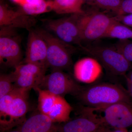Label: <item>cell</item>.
Returning a JSON list of instances; mask_svg holds the SVG:
<instances>
[{
  "label": "cell",
  "mask_w": 132,
  "mask_h": 132,
  "mask_svg": "<svg viewBox=\"0 0 132 132\" xmlns=\"http://www.w3.org/2000/svg\"><path fill=\"white\" fill-rule=\"evenodd\" d=\"M22 89L15 87L12 92L0 98V124L6 119L14 99Z\"/></svg>",
  "instance_id": "cell-21"
},
{
  "label": "cell",
  "mask_w": 132,
  "mask_h": 132,
  "mask_svg": "<svg viewBox=\"0 0 132 132\" xmlns=\"http://www.w3.org/2000/svg\"><path fill=\"white\" fill-rule=\"evenodd\" d=\"M20 10L30 16L42 14L53 10L52 1L34 0L21 6Z\"/></svg>",
  "instance_id": "cell-17"
},
{
  "label": "cell",
  "mask_w": 132,
  "mask_h": 132,
  "mask_svg": "<svg viewBox=\"0 0 132 132\" xmlns=\"http://www.w3.org/2000/svg\"><path fill=\"white\" fill-rule=\"evenodd\" d=\"M39 87L63 97L67 94L77 96L83 86L62 70H54L44 76Z\"/></svg>",
  "instance_id": "cell-8"
},
{
  "label": "cell",
  "mask_w": 132,
  "mask_h": 132,
  "mask_svg": "<svg viewBox=\"0 0 132 132\" xmlns=\"http://www.w3.org/2000/svg\"><path fill=\"white\" fill-rule=\"evenodd\" d=\"M58 127L59 132H109L111 129L92 109L86 106L80 108L79 116Z\"/></svg>",
  "instance_id": "cell-7"
},
{
  "label": "cell",
  "mask_w": 132,
  "mask_h": 132,
  "mask_svg": "<svg viewBox=\"0 0 132 132\" xmlns=\"http://www.w3.org/2000/svg\"><path fill=\"white\" fill-rule=\"evenodd\" d=\"M76 97L86 107L98 110L113 104L125 102L132 104L127 89L121 85L112 83H95L83 87Z\"/></svg>",
  "instance_id": "cell-1"
},
{
  "label": "cell",
  "mask_w": 132,
  "mask_h": 132,
  "mask_svg": "<svg viewBox=\"0 0 132 132\" xmlns=\"http://www.w3.org/2000/svg\"><path fill=\"white\" fill-rule=\"evenodd\" d=\"M123 0H94V5L101 9L113 12L118 15Z\"/></svg>",
  "instance_id": "cell-22"
},
{
  "label": "cell",
  "mask_w": 132,
  "mask_h": 132,
  "mask_svg": "<svg viewBox=\"0 0 132 132\" xmlns=\"http://www.w3.org/2000/svg\"><path fill=\"white\" fill-rule=\"evenodd\" d=\"M102 73V65L93 57L82 58L74 65V76L80 82L93 84L98 79Z\"/></svg>",
  "instance_id": "cell-12"
},
{
  "label": "cell",
  "mask_w": 132,
  "mask_h": 132,
  "mask_svg": "<svg viewBox=\"0 0 132 132\" xmlns=\"http://www.w3.org/2000/svg\"><path fill=\"white\" fill-rule=\"evenodd\" d=\"M132 14V0H123L118 15Z\"/></svg>",
  "instance_id": "cell-25"
},
{
  "label": "cell",
  "mask_w": 132,
  "mask_h": 132,
  "mask_svg": "<svg viewBox=\"0 0 132 132\" xmlns=\"http://www.w3.org/2000/svg\"><path fill=\"white\" fill-rule=\"evenodd\" d=\"M126 80L127 86V90L128 94L130 95V97L132 99V82H130L129 80Z\"/></svg>",
  "instance_id": "cell-27"
},
{
  "label": "cell",
  "mask_w": 132,
  "mask_h": 132,
  "mask_svg": "<svg viewBox=\"0 0 132 132\" xmlns=\"http://www.w3.org/2000/svg\"><path fill=\"white\" fill-rule=\"evenodd\" d=\"M16 129L21 132H59L58 125L40 112L26 119Z\"/></svg>",
  "instance_id": "cell-14"
},
{
  "label": "cell",
  "mask_w": 132,
  "mask_h": 132,
  "mask_svg": "<svg viewBox=\"0 0 132 132\" xmlns=\"http://www.w3.org/2000/svg\"><path fill=\"white\" fill-rule=\"evenodd\" d=\"M84 13L73 14L61 19L46 20L45 26L48 31L63 42L71 45L75 44L81 47L80 21Z\"/></svg>",
  "instance_id": "cell-3"
},
{
  "label": "cell",
  "mask_w": 132,
  "mask_h": 132,
  "mask_svg": "<svg viewBox=\"0 0 132 132\" xmlns=\"http://www.w3.org/2000/svg\"><path fill=\"white\" fill-rule=\"evenodd\" d=\"M0 31V63L9 67L15 68L22 59L19 37L15 29L2 27Z\"/></svg>",
  "instance_id": "cell-6"
},
{
  "label": "cell",
  "mask_w": 132,
  "mask_h": 132,
  "mask_svg": "<svg viewBox=\"0 0 132 132\" xmlns=\"http://www.w3.org/2000/svg\"><path fill=\"white\" fill-rule=\"evenodd\" d=\"M116 17L118 21L132 28V14L116 15Z\"/></svg>",
  "instance_id": "cell-26"
},
{
  "label": "cell",
  "mask_w": 132,
  "mask_h": 132,
  "mask_svg": "<svg viewBox=\"0 0 132 132\" xmlns=\"http://www.w3.org/2000/svg\"><path fill=\"white\" fill-rule=\"evenodd\" d=\"M34 89L38 93V108L40 112L47 115L59 96L39 87Z\"/></svg>",
  "instance_id": "cell-19"
},
{
  "label": "cell",
  "mask_w": 132,
  "mask_h": 132,
  "mask_svg": "<svg viewBox=\"0 0 132 132\" xmlns=\"http://www.w3.org/2000/svg\"><path fill=\"white\" fill-rule=\"evenodd\" d=\"M72 107L63 97L59 96L47 115L54 123H65L70 120Z\"/></svg>",
  "instance_id": "cell-15"
},
{
  "label": "cell",
  "mask_w": 132,
  "mask_h": 132,
  "mask_svg": "<svg viewBox=\"0 0 132 132\" xmlns=\"http://www.w3.org/2000/svg\"><path fill=\"white\" fill-rule=\"evenodd\" d=\"M102 112L101 116L107 126L114 128H126L132 126V104L121 102L94 110Z\"/></svg>",
  "instance_id": "cell-9"
},
{
  "label": "cell",
  "mask_w": 132,
  "mask_h": 132,
  "mask_svg": "<svg viewBox=\"0 0 132 132\" xmlns=\"http://www.w3.org/2000/svg\"><path fill=\"white\" fill-rule=\"evenodd\" d=\"M6 132H21L20 131H19V130H17V129H16V130H10V131H8Z\"/></svg>",
  "instance_id": "cell-29"
},
{
  "label": "cell",
  "mask_w": 132,
  "mask_h": 132,
  "mask_svg": "<svg viewBox=\"0 0 132 132\" xmlns=\"http://www.w3.org/2000/svg\"><path fill=\"white\" fill-rule=\"evenodd\" d=\"M113 47L128 61L132 63V41L129 39L119 40Z\"/></svg>",
  "instance_id": "cell-24"
},
{
  "label": "cell",
  "mask_w": 132,
  "mask_h": 132,
  "mask_svg": "<svg viewBox=\"0 0 132 132\" xmlns=\"http://www.w3.org/2000/svg\"><path fill=\"white\" fill-rule=\"evenodd\" d=\"M81 48L97 60L112 75L125 76L132 68V63L114 47L82 46Z\"/></svg>",
  "instance_id": "cell-2"
},
{
  "label": "cell",
  "mask_w": 132,
  "mask_h": 132,
  "mask_svg": "<svg viewBox=\"0 0 132 132\" xmlns=\"http://www.w3.org/2000/svg\"><path fill=\"white\" fill-rule=\"evenodd\" d=\"M116 20L105 13L94 11L82 14L80 21L82 41L97 40L103 37L111 25Z\"/></svg>",
  "instance_id": "cell-5"
},
{
  "label": "cell",
  "mask_w": 132,
  "mask_h": 132,
  "mask_svg": "<svg viewBox=\"0 0 132 132\" xmlns=\"http://www.w3.org/2000/svg\"><path fill=\"white\" fill-rule=\"evenodd\" d=\"M45 39L47 46V63L48 67L54 70H63L71 67V45L65 43L48 31H38Z\"/></svg>",
  "instance_id": "cell-4"
},
{
  "label": "cell",
  "mask_w": 132,
  "mask_h": 132,
  "mask_svg": "<svg viewBox=\"0 0 132 132\" xmlns=\"http://www.w3.org/2000/svg\"><path fill=\"white\" fill-rule=\"evenodd\" d=\"M25 63L35 64L47 68V46L38 31H29Z\"/></svg>",
  "instance_id": "cell-11"
},
{
  "label": "cell",
  "mask_w": 132,
  "mask_h": 132,
  "mask_svg": "<svg viewBox=\"0 0 132 132\" xmlns=\"http://www.w3.org/2000/svg\"><path fill=\"white\" fill-rule=\"evenodd\" d=\"M36 24V20L30 15L24 13L20 10L14 11L8 7L1 2L0 26L16 29L23 28L31 30Z\"/></svg>",
  "instance_id": "cell-13"
},
{
  "label": "cell",
  "mask_w": 132,
  "mask_h": 132,
  "mask_svg": "<svg viewBox=\"0 0 132 132\" xmlns=\"http://www.w3.org/2000/svg\"><path fill=\"white\" fill-rule=\"evenodd\" d=\"M15 87L22 89L31 90L39 87L43 78L30 75L15 74L12 73Z\"/></svg>",
  "instance_id": "cell-20"
},
{
  "label": "cell",
  "mask_w": 132,
  "mask_h": 132,
  "mask_svg": "<svg viewBox=\"0 0 132 132\" xmlns=\"http://www.w3.org/2000/svg\"><path fill=\"white\" fill-rule=\"evenodd\" d=\"M15 87L12 73L1 74L0 76V98L9 93Z\"/></svg>",
  "instance_id": "cell-23"
},
{
  "label": "cell",
  "mask_w": 132,
  "mask_h": 132,
  "mask_svg": "<svg viewBox=\"0 0 132 132\" xmlns=\"http://www.w3.org/2000/svg\"><path fill=\"white\" fill-rule=\"evenodd\" d=\"M29 90L22 89L14 99L7 117L0 124L1 132H6L21 125L26 119L28 109V92Z\"/></svg>",
  "instance_id": "cell-10"
},
{
  "label": "cell",
  "mask_w": 132,
  "mask_h": 132,
  "mask_svg": "<svg viewBox=\"0 0 132 132\" xmlns=\"http://www.w3.org/2000/svg\"><path fill=\"white\" fill-rule=\"evenodd\" d=\"M83 1H88L89 2H90L92 3V2L94 0H82Z\"/></svg>",
  "instance_id": "cell-30"
},
{
  "label": "cell",
  "mask_w": 132,
  "mask_h": 132,
  "mask_svg": "<svg viewBox=\"0 0 132 132\" xmlns=\"http://www.w3.org/2000/svg\"><path fill=\"white\" fill-rule=\"evenodd\" d=\"M103 38L117 39L119 40L132 39V29L116 19L109 28Z\"/></svg>",
  "instance_id": "cell-18"
},
{
  "label": "cell",
  "mask_w": 132,
  "mask_h": 132,
  "mask_svg": "<svg viewBox=\"0 0 132 132\" xmlns=\"http://www.w3.org/2000/svg\"><path fill=\"white\" fill-rule=\"evenodd\" d=\"M82 0H53V10L58 14H83Z\"/></svg>",
  "instance_id": "cell-16"
},
{
  "label": "cell",
  "mask_w": 132,
  "mask_h": 132,
  "mask_svg": "<svg viewBox=\"0 0 132 132\" xmlns=\"http://www.w3.org/2000/svg\"><path fill=\"white\" fill-rule=\"evenodd\" d=\"M113 130L110 129L109 132H128L126 128H114Z\"/></svg>",
  "instance_id": "cell-28"
}]
</instances>
